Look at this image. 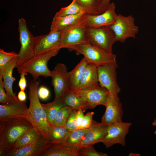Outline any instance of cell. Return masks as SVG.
Returning a JSON list of instances; mask_svg holds the SVG:
<instances>
[{
  "instance_id": "cell-1",
  "label": "cell",
  "mask_w": 156,
  "mask_h": 156,
  "mask_svg": "<svg viewBox=\"0 0 156 156\" xmlns=\"http://www.w3.org/2000/svg\"><path fill=\"white\" fill-rule=\"evenodd\" d=\"M39 84L37 80L34 79L31 80L28 84L29 104L28 108V119L44 138H48L50 126L39 99L38 90Z\"/></svg>"
},
{
  "instance_id": "cell-2",
  "label": "cell",
  "mask_w": 156,
  "mask_h": 156,
  "mask_svg": "<svg viewBox=\"0 0 156 156\" xmlns=\"http://www.w3.org/2000/svg\"><path fill=\"white\" fill-rule=\"evenodd\" d=\"M33 127L27 118L0 120V150L6 151L13 148L20 136Z\"/></svg>"
},
{
  "instance_id": "cell-3",
  "label": "cell",
  "mask_w": 156,
  "mask_h": 156,
  "mask_svg": "<svg viewBox=\"0 0 156 156\" xmlns=\"http://www.w3.org/2000/svg\"><path fill=\"white\" fill-rule=\"evenodd\" d=\"M67 49L70 51H75L77 55H83L88 64L96 67L116 61V55L112 52L94 46L88 41L71 46Z\"/></svg>"
},
{
  "instance_id": "cell-4",
  "label": "cell",
  "mask_w": 156,
  "mask_h": 156,
  "mask_svg": "<svg viewBox=\"0 0 156 156\" xmlns=\"http://www.w3.org/2000/svg\"><path fill=\"white\" fill-rule=\"evenodd\" d=\"M60 49L58 48L35 55L29 60L17 67L19 73L22 71L29 73L34 80H37L41 76L45 78L51 77L52 71L48 68V62L51 58L58 53Z\"/></svg>"
},
{
  "instance_id": "cell-5",
  "label": "cell",
  "mask_w": 156,
  "mask_h": 156,
  "mask_svg": "<svg viewBox=\"0 0 156 156\" xmlns=\"http://www.w3.org/2000/svg\"><path fill=\"white\" fill-rule=\"evenodd\" d=\"M86 14L61 31V49H67L70 46L81 44L88 41L86 36V31L87 27Z\"/></svg>"
},
{
  "instance_id": "cell-6",
  "label": "cell",
  "mask_w": 156,
  "mask_h": 156,
  "mask_svg": "<svg viewBox=\"0 0 156 156\" xmlns=\"http://www.w3.org/2000/svg\"><path fill=\"white\" fill-rule=\"evenodd\" d=\"M18 30L21 48L18 54L16 68L26 62L35 55L36 41L28 29L25 20L21 18L18 20Z\"/></svg>"
},
{
  "instance_id": "cell-7",
  "label": "cell",
  "mask_w": 156,
  "mask_h": 156,
  "mask_svg": "<svg viewBox=\"0 0 156 156\" xmlns=\"http://www.w3.org/2000/svg\"><path fill=\"white\" fill-rule=\"evenodd\" d=\"M86 36L87 41L92 45L112 52V47L116 41L114 33L109 26L87 27Z\"/></svg>"
},
{
  "instance_id": "cell-8",
  "label": "cell",
  "mask_w": 156,
  "mask_h": 156,
  "mask_svg": "<svg viewBox=\"0 0 156 156\" xmlns=\"http://www.w3.org/2000/svg\"><path fill=\"white\" fill-rule=\"evenodd\" d=\"M109 27L114 33L116 42L121 43L128 38H135L139 31L138 27L135 25L134 18L131 15L118 14L115 23Z\"/></svg>"
},
{
  "instance_id": "cell-9",
  "label": "cell",
  "mask_w": 156,
  "mask_h": 156,
  "mask_svg": "<svg viewBox=\"0 0 156 156\" xmlns=\"http://www.w3.org/2000/svg\"><path fill=\"white\" fill-rule=\"evenodd\" d=\"M51 77L54 88V100H62L66 94L71 90L69 72L66 66L63 63L57 64L52 71Z\"/></svg>"
},
{
  "instance_id": "cell-10",
  "label": "cell",
  "mask_w": 156,
  "mask_h": 156,
  "mask_svg": "<svg viewBox=\"0 0 156 156\" xmlns=\"http://www.w3.org/2000/svg\"><path fill=\"white\" fill-rule=\"evenodd\" d=\"M116 61L110 64L97 67L100 86L107 90L110 94L118 96L120 88L117 81Z\"/></svg>"
},
{
  "instance_id": "cell-11",
  "label": "cell",
  "mask_w": 156,
  "mask_h": 156,
  "mask_svg": "<svg viewBox=\"0 0 156 156\" xmlns=\"http://www.w3.org/2000/svg\"><path fill=\"white\" fill-rule=\"evenodd\" d=\"M131 125L122 121L107 125V134L101 142L107 148L116 144L125 146V138Z\"/></svg>"
},
{
  "instance_id": "cell-12",
  "label": "cell",
  "mask_w": 156,
  "mask_h": 156,
  "mask_svg": "<svg viewBox=\"0 0 156 156\" xmlns=\"http://www.w3.org/2000/svg\"><path fill=\"white\" fill-rule=\"evenodd\" d=\"M101 122L107 125L121 122L123 114L122 104L118 96L110 94Z\"/></svg>"
},
{
  "instance_id": "cell-13",
  "label": "cell",
  "mask_w": 156,
  "mask_h": 156,
  "mask_svg": "<svg viewBox=\"0 0 156 156\" xmlns=\"http://www.w3.org/2000/svg\"><path fill=\"white\" fill-rule=\"evenodd\" d=\"M28 117L26 102L21 101L18 98L0 105V120L20 118L28 119Z\"/></svg>"
},
{
  "instance_id": "cell-14",
  "label": "cell",
  "mask_w": 156,
  "mask_h": 156,
  "mask_svg": "<svg viewBox=\"0 0 156 156\" xmlns=\"http://www.w3.org/2000/svg\"><path fill=\"white\" fill-rule=\"evenodd\" d=\"M61 31H50L47 34L35 36V55L61 49Z\"/></svg>"
},
{
  "instance_id": "cell-15",
  "label": "cell",
  "mask_w": 156,
  "mask_h": 156,
  "mask_svg": "<svg viewBox=\"0 0 156 156\" xmlns=\"http://www.w3.org/2000/svg\"><path fill=\"white\" fill-rule=\"evenodd\" d=\"M51 143L49 138H43L23 147L6 151L4 156H41Z\"/></svg>"
},
{
  "instance_id": "cell-16",
  "label": "cell",
  "mask_w": 156,
  "mask_h": 156,
  "mask_svg": "<svg viewBox=\"0 0 156 156\" xmlns=\"http://www.w3.org/2000/svg\"><path fill=\"white\" fill-rule=\"evenodd\" d=\"M116 6L114 2L110 4L108 8L99 14L92 15L86 14L87 27L96 28L110 26L114 24L118 14L116 13Z\"/></svg>"
},
{
  "instance_id": "cell-17",
  "label": "cell",
  "mask_w": 156,
  "mask_h": 156,
  "mask_svg": "<svg viewBox=\"0 0 156 156\" xmlns=\"http://www.w3.org/2000/svg\"><path fill=\"white\" fill-rule=\"evenodd\" d=\"M72 92L84 99L88 103L90 109L100 105L105 106L110 94L107 90L100 86L92 90H77Z\"/></svg>"
},
{
  "instance_id": "cell-18",
  "label": "cell",
  "mask_w": 156,
  "mask_h": 156,
  "mask_svg": "<svg viewBox=\"0 0 156 156\" xmlns=\"http://www.w3.org/2000/svg\"><path fill=\"white\" fill-rule=\"evenodd\" d=\"M107 133V125L93 120L91 127L79 145L78 148L101 142L105 138Z\"/></svg>"
},
{
  "instance_id": "cell-19",
  "label": "cell",
  "mask_w": 156,
  "mask_h": 156,
  "mask_svg": "<svg viewBox=\"0 0 156 156\" xmlns=\"http://www.w3.org/2000/svg\"><path fill=\"white\" fill-rule=\"evenodd\" d=\"M18 56L14 58L5 67L0 69V75L3 78L4 87L7 94L12 100L18 99L12 90L13 83L16 80L15 78L13 76V71L14 68L16 67Z\"/></svg>"
},
{
  "instance_id": "cell-20",
  "label": "cell",
  "mask_w": 156,
  "mask_h": 156,
  "mask_svg": "<svg viewBox=\"0 0 156 156\" xmlns=\"http://www.w3.org/2000/svg\"><path fill=\"white\" fill-rule=\"evenodd\" d=\"M100 86L97 67L92 64H88L81 80L78 90H88L97 88Z\"/></svg>"
},
{
  "instance_id": "cell-21",
  "label": "cell",
  "mask_w": 156,
  "mask_h": 156,
  "mask_svg": "<svg viewBox=\"0 0 156 156\" xmlns=\"http://www.w3.org/2000/svg\"><path fill=\"white\" fill-rule=\"evenodd\" d=\"M78 149L66 143H51L41 156H77Z\"/></svg>"
},
{
  "instance_id": "cell-22",
  "label": "cell",
  "mask_w": 156,
  "mask_h": 156,
  "mask_svg": "<svg viewBox=\"0 0 156 156\" xmlns=\"http://www.w3.org/2000/svg\"><path fill=\"white\" fill-rule=\"evenodd\" d=\"M86 14L84 11L74 15L63 16H54L51 23L50 31H61L71 25Z\"/></svg>"
},
{
  "instance_id": "cell-23",
  "label": "cell",
  "mask_w": 156,
  "mask_h": 156,
  "mask_svg": "<svg viewBox=\"0 0 156 156\" xmlns=\"http://www.w3.org/2000/svg\"><path fill=\"white\" fill-rule=\"evenodd\" d=\"M64 105L76 110L81 109L84 112L90 109L88 102L83 98L71 90L67 93L62 100Z\"/></svg>"
},
{
  "instance_id": "cell-24",
  "label": "cell",
  "mask_w": 156,
  "mask_h": 156,
  "mask_svg": "<svg viewBox=\"0 0 156 156\" xmlns=\"http://www.w3.org/2000/svg\"><path fill=\"white\" fill-rule=\"evenodd\" d=\"M88 64L86 60L83 57L74 68L69 72L71 91L78 89L81 80Z\"/></svg>"
},
{
  "instance_id": "cell-25",
  "label": "cell",
  "mask_w": 156,
  "mask_h": 156,
  "mask_svg": "<svg viewBox=\"0 0 156 156\" xmlns=\"http://www.w3.org/2000/svg\"><path fill=\"white\" fill-rule=\"evenodd\" d=\"M43 138L38 131L33 127L20 136L16 142L13 148L23 147L37 142Z\"/></svg>"
},
{
  "instance_id": "cell-26",
  "label": "cell",
  "mask_w": 156,
  "mask_h": 156,
  "mask_svg": "<svg viewBox=\"0 0 156 156\" xmlns=\"http://www.w3.org/2000/svg\"><path fill=\"white\" fill-rule=\"evenodd\" d=\"M70 132L65 126H50L49 138L51 143H66Z\"/></svg>"
},
{
  "instance_id": "cell-27",
  "label": "cell",
  "mask_w": 156,
  "mask_h": 156,
  "mask_svg": "<svg viewBox=\"0 0 156 156\" xmlns=\"http://www.w3.org/2000/svg\"><path fill=\"white\" fill-rule=\"evenodd\" d=\"M86 14L96 15L100 14L103 0H76Z\"/></svg>"
},
{
  "instance_id": "cell-28",
  "label": "cell",
  "mask_w": 156,
  "mask_h": 156,
  "mask_svg": "<svg viewBox=\"0 0 156 156\" xmlns=\"http://www.w3.org/2000/svg\"><path fill=\"white\" fill-rule=\"evenodd\" d=\"M42 104L46 113L47 120L50 126L59 110L64 105L62 100H54L47 104Z\"/></svg>"
},
{
  "instance_id": "cell-29",
  "label": "cell",
  "mask_w": 156,
  "mask_h": 156,
  "mask_svg": "<svg viewBox=\"0 0 156 156\" xmlns=\"http://www.w3.org/2000/svg\"><path fill=\"white\" fill-rule=\"evenodd\" d=\"M73 109L68 106H63L58 112L51 126H65L66 121Z\"/></svg>"
},
{
  "instance_id": "cell-30",
  "label": "cell",
  "mask_w": 156,
  "mask_h": 156,
  "mask_svg": "<svg viewBox=\"0 0 156 156\" xmlns=\"http://www.w3.org/2000/svg\"><path fill=\"white\" fill-rule=\"evenodd\" d=\"M89 129H78L71 131L66 143L78 148V146Z\"/></svg>"
},
{
  "instance_id": "cell-31",
  "label": "cell",
  "mask_w": 156,
  "mask_h": 156,
  "mask_svg": "<svg viewBox=\"0 0 156 156\" xmlns=\"http://www.w3.org/2000/svg\"><path fill=\"white\" fill-rule=\"evenodd\" d=\"M83 11L84 10L77 4L76 0H73L69 5L61 8L59 11L56 13L55 16H63L74 15L78 14Z\"/></svg>"
},
{
  "instance_id": "cell-32",
  "label": "cell",
  "mask_w": 156,
  "mask_h": 156,
  "mask_svg": "<svg viewBox=\"0 0 156 156\" xmlns=\"http://www.w3.org/2000/svg\"><path fill=\"white\" fill-rule=\"evenodd\" d=\"M94 145L84 146L78 148L77 156H107L105 153L96 151L94 148Z\"/></svg>"
},
{
  "instance_id": "cell-33",
  "label": "cell",
  "mask_w": 156,
  "mask_h": 156,
  "mask_svg": "<svg viewBox=\"0 0 156 156\" xmlns=\"http://www.w3.org/2000/svg\"><path fill=\"white\" fill-rule=\"evenodd\" d=\"M18 54L14 51L7 52L3 49H0V69L5 67Z\"/></svg>"
},
{
  "instance_id": "cell-34",
  "label": "cell",
  "mask_w": 156,
  "mask_h": 156,
  "mask_svg": "<svg viewBox=\"0 0 156 156\" xmlns=\"http://www.w3.org/2000/svg\"><path fill=\"white\" fill-rule=\"evenodd\" d=\"M77 110L74 109L72 110L66 123V128L70 131L78 129L76 119Z\"/></svg>"
},
{
  "instance_id": "cell-35",
  "label": "cell",
  "mask_w": 156,
  "mask_h": 156,
  "mask_svg": "<svg viewBox=\"0 0 156 156\" xmlns=\"http://www.w3.org/2000/svg\"><path fill=\"white\" fill-rule=\"evenodd\" d=\"M94 114L93 112H88L84 115L79 129H89L92 124Z\"/></svg>"
},
{
  "instance_id": "cell-36",
  "label": "cell",
  "mask_w": 156,
  "mask_h": 156,
  "mask_svg": "<svg viewBox=\"0 0 156 156\" xmlns=\"http://www.w3.org/2000/svg\"><path fill=\"white\" fill-rule=\"evenodd\" d=\"M13 100L7 94L3 86L2 77L0 75V103H6Z\"/></svg>"
},
{
  "instance_id": "cell-37",
  "label": "cell",
  "mask_w": 156,
  "mask_h": 156,
  "mask_svg": "<svg viewBox=\"0 0 156 156\" xmlns=\"http://www.w3.org/2000/svg\"><path fill=\"white\" fill-rule=\"evenodd\" d=\"M38 94L40 99L42 100L46 101L49 97L50 92L47 88L42 86L38 88Z\"/></svg>"
},
{
  "instance_id": "cell-38",
  "label": "cell",
  "mask_w": 156,
  "mask_h": 156,
  "mask_svg": "<svg viewBox=\"0 0 156 156\" xmlns=\"http://www.w3.org/2000/svg\"><path fill=\"white\" fill-rule=\"evenodd\" d=\"M27 73L22 71L20 74V79L19 80L18 86L20 90L25 91L27 86V81L25 75H27Z\"/></svg>"
},
{
  "instance_id": "cell-39",
  "label": "cell",
  "mask_w": 156,
  "mask_h": 156,
  "mask_svg": "<svg viewBox=\"0 0 156 156\" xmlns=\"http://www.w3.org/2000/svg\"><path fill=\"white\" fill-rule=\"evenodd\" d=\"M83 112H84L81 109L77 110L76 119L78 129H79L82 120L84 117V115L83 114Z\"/></svg>"
},
{
  "instance_id": "cell-40",
  "label": "cell",
  "mask_w": 156,
  "mask_h": 156,
  "mask_svg": "<svg viewBox=\"0 0 156 156\" xmlns=\"http://www.w3.org/2000/svg\"><path fill=\"white\" fill-rule=\"evenodd\" d=\"M110 1V0H103L101 8L100 14L103 12L107 10L111 3Z\"/></svg>"
},
{
  "instance_id": "cell-41",
  "label": "cell",
  "mask_w": 156,
  "mask_h": 156,
  "mask_svg": "<svg viewBox=\"0 0 156 156\" xmlns=\"http://www.w3.org/2000/svg\"><path fill=\"white\" fill-rule=\"evenodd\" d=\"M17 97L20 101L26 102L27 97L25 91L20 90L18 93Z\"/></svg>"
},
{
  "instance_id": "cell-42",
  "label": "cell",
  "mask_w": 156,
  "mask_h": 156,
  "mask_svg": "<svg viewBox=\"0 0 156 156\" xmlns=\"http://www.w3.org/2000/svg\"><path fill=\"white\" fill-rule=\"evenodd\" d=\"M128 155L129 156H140V155L139 153L132 152L130 153Z\"/></svg>"
},
{
  "instance_id": "cell-43",
  "label": "cell",
  "mask_w": 156,
  "mask_h": 156,
  "mask_svg": "<svg viewBox=\"0 0 156 156\" xmlns=\"http://www.w3.org/2000/svg\"><path fill=\"white\" fill-rule=\"evenodd\" d=\"M152 125L153 126H156V118L153 122Z\"/></svg>"
},
{
  "instance_id": "cell-44",
  "label": "cell",
  "mask_w": 156,
  "mask_h": 156,
  "mask_svg": "<svg viewBox=\"0 0 156 156\" xmlns=\"http://www.w3.org/2000/svg\"><path fill=\"white\" fill-rule=\"evenodd\" d=\"M154 133L156 135V130L154 132Z\"/></svg>"
}]
</instances>
